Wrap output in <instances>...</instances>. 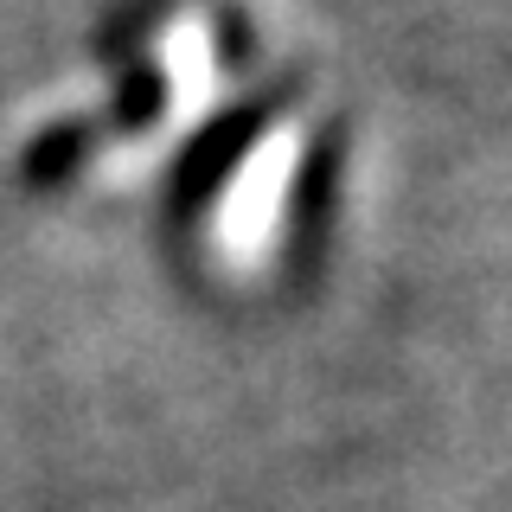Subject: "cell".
<instances>
[{"label": "cell", "instance_id": "6da1fadb", "mask_svg": "<svg viewBox=\"0 0 512 512\" xmlns=\"http://www.w3.org/2000/svg\"><path fill=\"white\" fill-rule=\"evenodd\" d=\"M32 167L109 199L160 192L199 256L263 276L308 224L320 116L301 77L250 52L212 7H160L96 58L32 141Z\"/></svg>", "mask_w": 512, "mask_h": 512}]
</instances>
